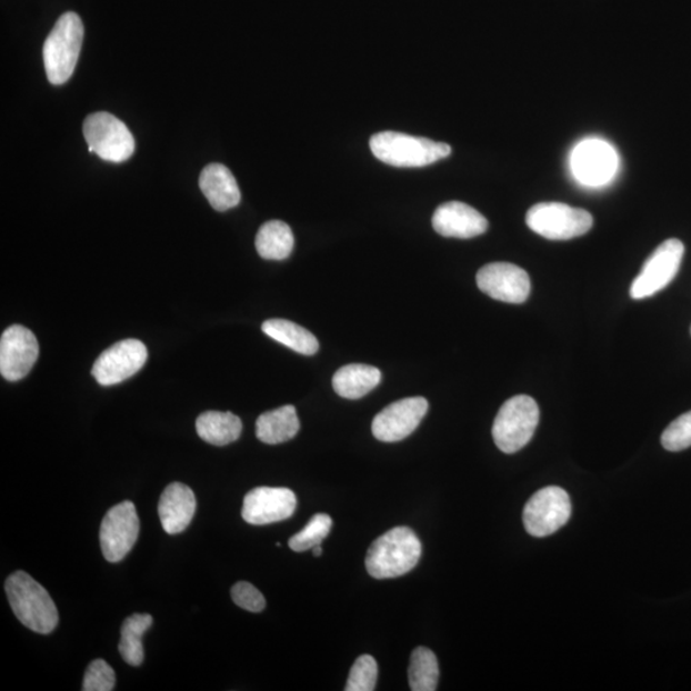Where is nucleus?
I'll list each match as a JSON object with an SVG mask.
<instances>
[{
  "label": "nucleus",
  "mask_w": 691,
  "mask_h": 691,
  "mask_svg": "<svg viewBox=\"0 0 691 691\" xmlns=\"http://www.w3.org/2000/svg\"><path fill=\"white\" fill-rule=\"evenodd\" d=\"M421 543L408 527H398L379 537L367 554V570L375 579H392L408 574L420 560Z\"/></svg>",
  "instance_id": "nucleus-1"
},
{
  "label": "nucleus",
  "mask_w": 691,
  "mask_h": 691,
  "mask_svg": "<svg viewBox=\"0 0 691 691\" xmlns=\"http://www.w3.org/2000/svg\"><path fill=\"white\" fill-rule=\"evenodd\" d=\"M6 593L16 618L38 634H50L58 625L52 597L27 572L17 571L6 581Z\"/></svg>",
  "instance_id": "nucleus-2"
},
{
  "label": "nucleus",
  "mask_w": 691,
  "mask_h": 691,
  "mask_svg": "<svg viewBox=\"0 0 691 691\" xmlns=\"http://www.w3.org/2000/svg\"><path fill=\"white\" fill-rule=\"evenodd\" d=\"M370 149L385 164L399 168H420L451 156V147L431 139L408 133L384 131L373 134Z\"/></svg>",
  "instance_id": "nucleus-3"
},
{
  "label": "nucleus",
  "mask_w": 691,
  "mask_h": 691,
  "mask_svg": "<svg viewBox=\"0 0 691 691\" xmlns=\"http://www.w3.org/2000/svg\"><path fill=\"white\" fill-rule=\"evenodd\" d=\"M83 23L78 13L59 17L44 43L47 78L53 86H63L71 79L78 64L83 41Z\"/></svg>",
  "instance_id": "nucleus-4"
},
{
  "label": "nucleus",
  "mask_w": 691,
  "mask_h": 691,
  "mask_svg": "<svg viewBox=\"0 0 691 691\" xmlns=\"http://www.w3.org/2000/svg\"><path fill=\"white\" fill-rule=\"evenodd\" d=\"M539 423L534 399L519 394L505 401L494 419L492 429L497 447L504 453H515L532 440Z\"/></svg>",
  "instance_id": "nucleus-5"
},
{
  "label": "nucleus",
  "mask_w": 691,
  "mask_h": 691,
  "mask_svg": "<svg viewBox=\"0 0 691 691\" xmlns=\"http://www.w3.org/2000/svg\"><path fill=\"white\" fill-rule=\"evenodd\" d=\"M527 224L542 238L564 241L585 234L593 227V217L584 209L562 202H541L529 209Z\"/></svg>",
  "instance_id": "nucleus-6"
},
{
  "label": "nucleus",
  "mask_w": 691,
  "mask_h": 691,
  "mask_svg": "<svg viewBox=\"0 0 691 691\" xmlns=\"http://www.w3.org/2000/svg\"><path fill=\"white\" fill-rule=\"evenodd\" d=\"M83 137L90 153L107 162L122 163L134 151V139L128 126L111 113L98 112L87 117L83 122Z\"/></svg>",
  "instance_id": "nucleus-7"
},
{
  "label": "nucleus",
  "mask_w": 691,
  "mask_h": 691,
  "mask_svg": "<svg viewBox=\"0 0 691 691\" xmlns=\"http://www.w3.org/2000/svg\"><path fill=\"white\" fill-rule=\"evenodd\" d=\"M685 247L678 239H670L661 243L649 257L631 284L630 297L634 300H643L662 291L677 277Z\"/></svg>",
  "instance_id": "nucleus-8"
},
{
  "label": "nucleus",
  "mask_w": 691,
  "mask_h": 691,
  "mask_svg": "<svg viewBox=\"0 0 691 691\" xmlns=\"http://www.w3.org/2000/svg\"><path fill=\"white\" fill-rule=\"evenodd\" d=\"M571 500L560 487H545L528 501L524 527L530 535L543 538L554 534L571 518Z\"/></svg>",
  "instance_id": "nucleus-9"
},
{
  "label": "nucleus",
  "mask_w": 691,
  "mask_h": 691,
  "mask_svg": "<svg viewBox=\"0 0 691 691\" xmlns=\"http://www.w3.org/2000/svg\"><path fill=\"white\" fill-rule=\"evenodd\" d=\"M140 521L130 501L121 502L107 512L100 527V545L107 561H122L137 543Z\"/></svg>",
  "instance_id": "nucleus-10"
},
{
  "label": "nucleus",
  "mask_w": 691,
  "mask_h": 691,
  "mask_svg": "<svg viewBox=\"0 0 691 691\" xmlns=\"http://www.w3.org/2000/svg\"><path fill=\"white\" fill-rule=\"evenodd\" d=\"M147 360L148 350L144 343L134 339L123 340L101 353L91 369V374L100 385H114L140 372Z\"/></svg>",
  "instance_id": "nucleus-11"
},
{
  "label": "nucleus",
  "mask_w": 691,
  "mask_h": 691,
  "mask_svg": "<svg viewBox=\"0 0 691 691\" xmlns=\"http://www.w3.org/2000/svg\"><path fill=\"white\" fill-rule=\"evenodd\" d=\"M429 403L424 398H409L395 401L374 418L373 435L381 442H400L414 433L424 419Z\"/></svg>",
  "instance_id": "nucleus-12"
},
{
  "label": "nucleus",
  "mask_w": 691,
  "mask_h": 691,
  "mask_svg": "<svg viewBox=\"0 0 691 691\" xmlns=\"http://www.w3.org/2000/svg\"><path fill=\"white\" fill-rule=\"evenodd\" d=\"M39 358L37 337L20 324L11 326L0 339V373L16 382L27 377Z\"/></svg>",
  "instance_id": "nucleus-13"
},
{
  "label": "nucleus",
  "mask_w": 691,
  "mask_h": 691,
  "mask_svg": "<svg viewBox=\"0 0 691 691\" xmlns=\"http://www.w3.org/2000/svg\"><path fill=\"white\" fill-rule=\"evenodd\" d=\"M571 170L588 187H601L618 170L617 151L602 140H585L572 151Z\"/></svg>",
  "instance_id": "nucleus-14"
},
{
  "label": "nucleus",
  "mask_w": 691,
  "mask_h": 691,
  "mask_svg": "<svg viewBox=\"0 0 691 691\" xmlns=\"http://www.w3.org/2000/svg\"><path fill=\"white\" fill-rule=\"evenodd\" d=\"M298 499L289 488L259 487L246 495L242 518L251 525H268L290 519Z\"/></svg>",
  "instance_id": "nucleus-15"
},
{
  "label": "nucleus",
  "mask_w": 691,
  "mask_h": 691,
  "mask_svg": "<svg viewBox=\"0 0 691 691\" xmlns=\"http://www.w3.org/2000/svg\"><path fill=\"white\" fill-rule=\"evenodd\" d=\"M480 291L509 303H522L529 298L532 284L524 269L511 263H491L477 274Z\"/></svg>",
  "instance_id": "nucleus-16"
},
{
  "label": "nucleus",
  "mask_w": 691,
  "mask_h": 691,
  "mask_svg": "<svg viewBox=\"0 0 691 691\" xmlns=\"http://www.w3.org/2000/svg\"><path fill=\"white\" fill-rule=\"evenodd\" d=\"M432 223L434 231L444 238L473 239L488 230L487 218L461 201H449L438 207Z\"/></svg>",
  "instance_id": "nucleus-17"
},
{
  "label": "nucleus",
  "mask_w": 691,
  "mask_h": 691,
  "mask_svg": "<svg viewBox=\"0 0 691 691\" xmlns=\"http://www.w3.org/2000/svg\"><path fill=\"white\" fill-rule=\"evenodd\" d=\"M197 499L191 488L182 483L168 485L160 497L158 512L164 532L180 534L187 530L196 515Z\"/></svg>",
  "instance_id": "nucleus-18"
},
{
  "label": "nucleus",
  "mask_w": 691,
  "mask_h": 691,
  "mask_svg": "<svg viewBox=\"0 0 691 691\" xmlns=\"http://www.w3.org/2000/svg\"><path fill=\"white\" fill-rule=\"evenodd\" d=\"M199 187L209 204L218 212H226L240 204L241 191L238 181L223 164L207 166L200 174Z\"/></svg>",
  "instance_id": "nucleus-19"
},
{
  "label": "nucleus",
  "mask_w": 691,
  "mask_h": 691,
  "mask_svg": "<svg viewBox=\"0 0 691 691\" xmlns=\"http://www.w3.org/2000/svg\"><path fill=\"white\" fill-rule=\"evenodd\" d=\"M382 373L375 367L350 364L337 370L333 389L337 394L348 400H359L372 392L381 383Z\"/></svg>",
  "instance_id": "nucleus-20"
},
{
  "label": "nucleus",
  "mask_w": 691,
  "mask_h": 691,
  "mask_svg": "<svg viewBox=\"0 0 691 691\" xmlns=\"http://www.w3.org/2000/svg\"><path fill=\"white\" fill-rule=\"evenodd\" d=\"M300 431V420L292 404L267 411L257 420L258 440L267 444H280L292 440Z\"/></svg>",
  "instance_id": "nucleus-21"
},
{
  "label": "nucleus",
  "mask_w": 691,
  "mask_h": 691,
  "mask_svg": "<svg viewBox=\"0 0 691 691\" xmlns=\"http://www.w3.org/2000/svg\"><path fill=\"white\" fill-rule=\"evenodd\" d=\"M197 432L202 441L222 447L239 440L242 421L229 411H207L197 420Z\"/></svg>",
  "instance_id": "nucleus-22"
},
{
  "label": "nucleus",
  "mask_w": 691,
  "mask_h": 691,
  "mask_svg": "<svg viewBox=\"0 0 691 691\" xmlns=\"http://www.w3.org/2000/svg\"><path fill=\"white\" fill-rule=\"evenodd\" d=\"M261 330L286 348L301 353V355H316L319 350L317 337L306 328L286 319H269L261 326Z\"/></svg>",
  "instance_id": "nucleus-23"
},
{
  "label": "nucleus",
  "mask_w": 691,
  "mask_h": 691,
  "mask_svg": "<svg viewBox=\"0 0 691 691\" xmlns=\"http://www.w3.org/2000/svg\"><path fill=\"white\" fill-rule=\"evenodd\" d=\"M256 247L258 254L263 259H288L294 247L291 227L282 221L264 223L257 234Z\"/></svg>",
  "instance_id": "nucleus-24"
},
{
  "label": "nucleus",
  "mask_w": 691,
  "mask_h": 691,
  "mask_svg": "<svg viewBox=\"0 0 691 691\" xmlns=\"http://www.w3.org/2000/svg\"><path fill=\"white\" fill-rule=\"evenodd\" d=\"M153 625V618L147 613H134L126 619L121 629L120 653L126 663L138 668L144 662L142 637Z\"/></svg>",
  "instance_id": "nucleus-25"
},
{
  "label": "nucleus",
  "mask_w": 691,
  "mask_h": 691,
  "mask_svg": "<svg viewBox=\"0 0 691 691\" xmlns=\"http://www.w3.org/2000/svg\"><path fill=\"white\" fill-rule=\"evenodd\" d=\"M440 668L435 654L425 647H418L411 654L409 665V682L412 691H434Z\"/></svg>",
  "instance_id": "nucleus-26"
},
{
  "label": "nucleus",
  "mask_w": 691,
  "mask_h": 691,
  "mask_svg": "<svg viewBox=\"0 0 691 691\" xmlns=\"http://www.w3.org/2000/svg\"><path fill=\"white\" fill-rule=\"evenodd\" d=\"M333 525L332 518L327 513H317L300 533L290 538L289 545L294 552H306L322 544L330 534Z\"/></svg>",
  "instance_id": "nucleus-27"
},
{
  "label": "nucleus",
  "mask_w": 691,
  "mask_h": 691,
  "mask_svg": "<svg viewBox=\"0 0 691 691\" xmlns=\"http://www.w3.org/2000/svg\"><path fill=\"white\" fill-rule=\"evenodd\" d=\"M378 664L372 655H360L350 671L345 691H373L377 687Z\"/></svg>",
  "instance_id": "nucleus-28"
},
{
  "label": "nucleus",
  "mask_w": 691,
  "mask_h": 691,
  "mask_svg": "<svg viewBox=\"0 0 691 691\" xmlns=\"http://www.w3.org/2000/svg\"><path fill=\"white\" fill-rule=\"evenodd\" d=\"M662 445L671 452L684 451L691 447V411L682 414L664 429Z\"/></svg>",
  "instance_id": "nucleus-29"
},
{
  "label": "nucleus",
  "mask_w": 691,
  "mask_h": 691,
  "mask_svg": "<svg viewBox=\"0 0 691 691\" xmlns=\"http://www.w3.org/2000/svg\"><path fill=\"white\" fill-rule=\"evenodd\" d=\"M116 685V673L104 660H96L89 664L83 678V691H111Z\"/></svg>",
  "instance_id": "nucleus-30"
},
{
  "label": "nucleus",
  "mask_w": 691,
  "mask_h": 691,
  "mask_svg": "<svg viewBox=\"0 0 691 691\" xmlns=\"http://www.w3.org/2000/svg\"><path fill=\"white\" fill-rule=\"evenodd\" d=\"M231 595L236 604L249 612L258 613L266 609L264 595L254 585L247 583V581H240V583L234 584Z\"/></svg>",
  "instance_id": "nucleus-31"
},
{
  "label": "nucleus",
  "mask_w": 691,
  "mask_h": 691,
  "mask_svg": "<svg viewBox=\"0 0 691 691\" xmlns=\"http://www.w3.org/2000/svg\"><path fill=\"white\" fill-rule=\"evenodd\" d=\"M313 552H314L316 558H319V555H322V552H323L322 544L314 547Z\"/></svg>",
  "instance_id": "nucleus-32"
}]
</instances>
